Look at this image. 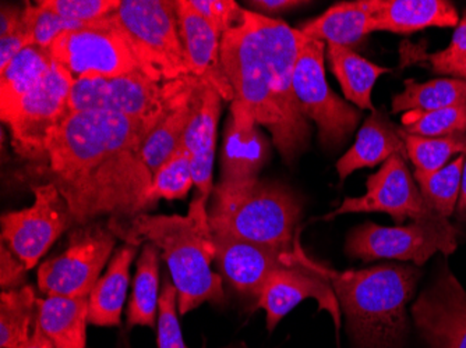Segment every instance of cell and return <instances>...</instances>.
<instances>
[{
  "instance_id": "obj_19",
  "label": "cell",
  "mask_w": 466,
  "mask_h": 348,
  "mask_svg": "<svg viewBox=\"0 0 466 348\" xmlns=\"http://www.w3.org/2000/svg\"><path fill=\"white\" fill-rule=\"evenodd\" d=\"M222 101L221 94L211 84L198 80L193 91L192 116L182 141L192 162L195 185L198 194L207 198L214 191V158Z\"/></svg>"
},
{
  "instance_id": "obj_39",
  "label": "cell",
  "mask_w": 466,
  "mask_h": 348,
  "mask_svg": "<svg viewBox=\"0 0 466 348\" xmlns=\"http://www.w3.org/2000/svg\"><path fill=\"white\" fill-rule=\"evenodd\" d=\"M423 60L431 65L437 75H451L452 78L466 81V12L458 23L451 44L444 51L425 55Z\"/></svg>"
},
{
  "instance_id": "obj_5",
  "label": "cell",
  "mask_w": 466,
  "mask_h": 348,
  "mask_svg": "<svg viewBox=\"0 0 466 348\" xmlns=\"http://www.w3.org/2000/svg\"><path fill=\"white\" fill-rule=\"evenodd\" d=\"M221 66L232 88L230 117L235 124L245 128L266 127L279 155L287 164H292L287 132L272 98L268 66L250 10L245 9L242 25L222 35Z\"/></svg>"
},
{
  "instance_id": "obj_45",
  "label": "cell",
  "mask_w": 466,
  "mask_h": 348,
  "mask_svg": "<svg viewBox=\"0 0 466 348\" xmlns=\"http://www.w3.org/2000/svg\"><path fill=\"white\" fill-rule=\"evenodd\" d=\"M248 5L253 9L258 10L256 13H258V15L275 18L274 15L295 9V7L300 6V5H306V2H296V0H256V2H248Z\"/></svg>"
},
{
  "instance_id": "obj_6",
  "label": "cell",
  "mask_w": 466,
  "mask_h": 348,
  "mask_svg": "<svg viewBox=\"0 0 466 348\" xmlns=\"http://www.w3.org/2000/svg\"><path fill=\"white\" fill-rule=\"evenodd\" d=\"M109 18L129 42L148 77L167 83L188 75L177 0H120Z\"/></svg>"
},
{
  "instance_id": "obj_26",
  "label": "cell",
  "mask_w": 466,
  "mask_h": 348,
  "mask_svg": "<svg viewBox=\"0 0 466 348\" xmlns=\"http://www.w3.org/2000/svg\"><path fill=\"white\" fill-rule=\"evenodd\" d=\"M268 158V141L258 125L245 128L229 117L225 128L221 155V182L237 183L258 179Z\"/></svg>"
},
{
  "instance_id": "obj_34",
  "label": "cell",
  "mask_w": 466,
  "mask_h": 348,
  "mask_svg": "<svg viewBox=\"0 0 466 348\" xmlns=\"http://www.w3.org/2000/svg\"><path fill=\"white\" fill-rule=\"evenodd\" d=\"M400 134L407 146L408 159L415 166V172H437L449 164L452 156L466 151V134L428 138L408 134L402 128Z\"/></svg>"
},
{
  "instance_id": "obj_31",
  "label": "cell",
  "mask_w": 466,
  "mask_h": 348,
  "mask_svg": "<svg viewBox=\"0 0 466 348\" xmlns=\"http://www.w3.org/2000/svg\"><path fill=\"white\" fill-rule=\"evenodd\" d=\"M461 104H466V81L439 78L420 84L407 80L404 91L392 98L391 114L431 112Z\"/></svg>"
},
{
  "instance_id": "obj_18",
  "label": "cell",
  "mask_w": 466,
  "mask_h": 348,
  "mask_svg": "<svg viewBox=\"0 0 466 348\" xmlns=\"http://www.w3.org/2000/svg\"><path fill=\"white\" fill-rule=\"evenodd\" d=\"M214 242L222 277L238 293L258 301L272 273L288 265L295 255V248L281 250L221 235H214Z\"/></svg>"
},
{
  "instance_id": "obj_47",
  "label": "cell",
  "mask_w": 466,
  "mask_h": 348,
  "mask_svg": "<svg viewBox=\"0 0 466 348\" xmlns=\"http://www.w3.org/2000/svg\"><path fill=\"white\" fill-rule=\"evenodd\" d=\"M458 219L461 221H466V151H465V162H463L462 169V182H461V194L460 200H458L457 209Z\"/></svg>"
},
{
  "instance_id": "obj_42",
  "label": "cell",
  "mask_w": 466,
  "mask_h": 348,
  "mask_svg": "<svg viewBox=\"0 0 466 348\" xmlns=\"http://www.w3.org/2000/svg\"><path fill=\"white\" fill-rule=\"evenodd\" d=\"M27 272L25 263L5 243H2L0 245V286H2V292H9V290L25 286Z\"/></svg>"
},
{
  "instance_id": "obj_44",
  "label": "cell",
  "mask_w": 466,
  "mask_h": 348,
  "mask_svg": "<svg viewBox=\"0 0 466 348\" xmlns=\"http://www.w3.org/2000/svg\"><path fill=\"white\" fill-rule=\"evenodd\" d=\"M25 12V6L2 4V7H0V38L10 35L20 27Z\"/></svg>"
},
{
  "instance_id": "obj_30",
  "label": "cell",
  "mask_w": 466,
  "mask_h": 348,
  "mask_svg": "<svg viewBox=\"0 0 466 348\" xmlns=\"http://www.w3.org/2000/svg\"><path fill=\"white\" fill-rule=\"evenodd\" d=\"M159 253L161 251L156 245L144 243L127 310L129 326H147L153 329L156 326L159 301Z\"/></svg>"
},
{
  "instance_id": "obj_32",
  "label": "cell",
  "mask_w": 466,
  "mask_h": 348,
  "mask_svg": "<svg viewBox=\"0 0 466 348\" xmlns=\"http://www.w3.org/2000/svg\"><path fill=\"white\" fill-rule=\"evenodd\" d=\"M35 293L31 286L0 294V347L18 348L31 337L36 321Z\"/></svg>"
},
{
  "instance_id": "obj_8",
  "label": "cell",
  "mask_w": 466,
  "mask_h": 348,
  "mask_svg": "<svg viewBox=\"0 0 466 348\" xmlns=\"http://www.w3.org/2000/svg\"><path fill=\"white\" fill-rule=\"evenodd\" d=\"M458 247V230L447 217L410 222L407 226L386 227L368 224L356 227L348 235L345 250L352 258L365 263L392 259L412 261L425 265L434 254L451 255Z\"/></svg>"
},
{
  "instance_id": "obj_4",
  "label": "cell",
  "mask_w": 466,
  "mask_h": 348,
  "mask_svg": "<svg viewBox=\"0 0 466 348\" xmlns=\"http://www.w3.org/2000/svg\"><path fill=\"white\" fill-rule=\"evenodd\" d=\"M302 205L289 188L253 179L219 182L208 209L214 235L293 250L292 240Z\"/></svg>"
},
{
  "instance_id": "obj_33",
  "label": "cell",
  "mask_w": 466,
  "mask_h": 348,
  "mask_svg": "<svg viewBox=\"0 0 466 348\" xmlns=\"http://www.w3.org/2000/svg\"><path fill=\"white\" fill-rule=\"evenodd\" d=\"M465 152L434 173L415 172L416 184L426 203L441 216L449 219L460 200Z\"/></svg>"
},
{
  "instance_id": "obj_15",
  "label": "cell",
  "mask_w": 466,
  "mask_h": 348,
  "mask_svg": "<svg viewBox=\"0 0 466 348\" xmlns=\"http://www.w3.org/2000/svg\"><path fill=\"white\" fill-rule=\"evenodd\" d=\"M360 212L389 214L398 224L407 219L420 222L441 216L426 203L415 177L408 169L407 159L400 155L391 156L380 167L379 172L369 176L365 195L345 198L341 206L326 219Z\"/></svg>"
},
{
  "instance_id": "obj_41",
  "label": "cell",
  "mask_w": 466,
  "mask_h": 348,
  "mask_svg": "<svg viewBox=\"0 0 466 348\" xmlns=\"http://www.w3.org/2000/svg\"><path fill=\"white\" fill-rule=\"evenodd\" d=\"M188 5L224 35L242 25L245 9L233 0H188Z\"/></svg>"
},
{
  "instance_id": "obj_46",
  "label": "cell",
  "mask_w": 466,
  "mask_h": 348,
  "mask_svg": "<svg viewBox=\"0 0 466 348\" xmlns=\"http://www.w3.org/2000/svg\"><path fill=\"white\" fill-rule=\"evenodd\" d=\"M18 348H56L54 344H52L51 340L44 334V332L39 328V324L36 323L33 329V334H31L30 339L25 343V344L20 345Z\"/></svg>"
},
{
  "instance_id": "obj_40",
  "label": "cell",
  "mask_w": 466,
  "mask_h": 348,
  "mask_svg": "<svg viewBox=\"0 0 466 348\" xmlns=\"http://www.w3.org/2000/svg\"><path fill=\"white\" fill-rule=\"evenodd\" d=\"M177 292L174 283L165 282L158 301V348H187L177 319Z\"/></svg>"
},
{
  "instance_id": "obj_29",
  "label": "cell",
  "mask_w": 466,
  "mask_h": 348,
  "mask_svg": "<svg viewBox=\"0 0 466 348\" xmlns=\"http://www.w3.org/2000/svg\"><path fill=\"white\" fill-rule=\"evenodd\" d=\"M327 56L345 98L359 109L374 112L371 91L380 75L390 73V69L377 66L347 46L334 44H327Z\"/></svg>"
},
{
  "instance_id": "obj_11",
  "label": "cell",
  "mask_w": 466,
  "mask_h": 348,
  "mask_svg": "<svg viewBox=\"0 0 466 348\" xmlns=\"http://www.w3.org/2000/svg\"><path fill=\"white\" fill-rule=\"evenodd\" d=\"M49 51L54 62L75 80L144 73L129 42L109 17L80 30L63 33Z\"/></svg>"
},
{
  "instance_id": "obj_2",
  "label": "cell",
  "mask_w": 466,
  "mask_h": 348,
  "mask_svg": "<svg viewBox=\"0 0 466 348\" xmlns=\"http://www.w3.org/2000/svg\"><path fill=\"white\" fill-rule=\"evenodd\" d=\"M207 203L208 198L198 195L185 216L141 214L129 222L108 224L123 242L137 247L151 243L161 251L177 287L180 315L225 300L222 277L211 269L217 250Z\"/></svg>"
},
{
  "instance_id": "obj_24",
  "label": "cell",
  "mask_w": 466,
  "mask_h": 348,
  "mask_svg": "<svg viewBox=\"0 0 466 348\" xmlns=\"http://www.w3.org/2000/svg\"><path fill=\"white\" fill-rule=\"evenodd\" d=\"M137 254V245L125 243L112 256L108 269L99 277L88 297V323L101 328L120 324V313L129 287L130 265Z\"/></svg>"
},
{
  "instance_id": "obj_25",
  "label": "cell",
  "mask_w": 466,
  "mask_h": 348,
  "mask_svg": "<svg viewBox=\"0 0 466 348\" xmlns=\"http://www.w3.org/2000/svg\"><path fill=\"white\" fill-rule=\"evenodd\" d=\"M36 323L55 347L86 348L88 298H38Z\"/></svg>"
},
{
  "instance_id": "obj_21",
  "label": "cell",
  "mask_w": 466,
  "mask_h": 348,
  "mask_svg": "<svg viewBox=\"0 0 466 348\" xmlns=\"http://www.w3.org/2000/svg\"><path fill=\"white\" fill-rule=\"evenodd\" d=\"M198 78L192 75L171 81L164 114L143 146L144 162L151 174L174 155L185 137L188 120L192 116L193 91Z\"/></svg>"
},
{
  "instance_id": "obj_7",
  "label": "cell",
  "mask_w": 466,
  "mask_h": 348,
  "mask_svg": "<svg viewBox=\"0 0 466 348\" xmlns=\"http://www.w3.org/2000/svg\"><path fill=\"white\" fill-rule=\"evenodd\" d=\"M250 17L268 66L272 98L284 123L293 162L308 148L311 134L309 120L300 112L293 91L296 60L306 36L302 31L289 27L279 18L266 17L256 12H250Z\"/></svg>"
},
{
  "instance_id": "obj_9",
  "label": "cell",
  "mask_w": 466,
  "mask_h": 348,
  "mask_svg": "<svg viewBox=\"0 0 466 348\" xmlns=\"http://www.w3.org/2000/svg\"><path fill=\"white\" fill-rule=\"evenodd\" d=\"M324 54L323 41L306 36L296 60L293 91L305 119L311 120L319 128L320 143L327 148H334L355 132L362 114L358 107L339 98L329 88Z\"/></svg>"
},
{
  "instance_id": "obj_14",
  "label": "cell",
  "mask_w": 466,
  "mask_h": 348,
  "mask_svg": "<svg viewBox=\"0 0 466 348\" xmlns=\"http://www.w3.org/2000/svg\"><path fill=\"white\" fill-rule=\"evenodd\" d=\"M34 204L27 209L2 216V243L31 271L57 238L75 227L69 205L56 185H33Z\"/></svg>"
},
{
  "instance_id": "obj_28",
  "label": "cell",
  "mask_w": 466,
  "mask_h": 348,
  "mask_svg": "<svg viewBox=\"0 0 466 348\" xmlns=\"http://www.w3.org/2000/svg\"><path fill=\"white\" fill-rule=\"evenodd\" d=\"M51 51L28 45L0 72V114L6 122L15 107L54 66Z\"/></svg>"
},
{
  "instance_id": "obj_37",
  "label": "cell",
  "mask_w": 466,
  "mask_h": 348,
  "mask_svg": "<svg viewBox=\"0 0 466 348\" xmlns=\"http://www.w3.org/2000/svg\"><path fill=\"white\" fill-rule=\"evenodd\" d=\"M25 20L31 45L46 49L51 48L52 44L63 33L80 30V28L88 25L62 17L57 13L46 9L39 4H25Z\"/></svg>"
},
{
  "instance_id": "obj_1",
  "label": "cell",
  "mask_w": 466,
  "mask_h": 348,
  "mask_svg": "<svg viewBox=\"0 0 466 348\" xmlns=\"http://www.w3.org/2000/svg\"><path fill=\"white\" fill-rule=\"evenodd\" d=\"M154 128L109 112L70 114L52 133L28 173L56 185L75 227L98 217L129 222L147 214L153 174L143 146Z\"/></svg>"
},
{
  "instance_id": "obj_20",
  "label": "cell",
  "mask_w": 466,
  "mask_h": 348,
  "mask_svg": "<svg viewBox=\"0 0 466 348\" xmlns=\"http://www.w3.org/2000/svg\"><path fill=\"white\" fill-rule=\"evenodd\" d=\"M177 18L188 75L211 84L224 101L232 102V88L221 66L222 34L198 15L188 0H177Z\"/></svg>"
},
{
  "instance_id": "obj_3",
  "label": "cell",
  "mask_w": 466,
  "mask_h": 348,
  "mask_svg": "<svg viewBox=\"0 0 466 348\" xmlns=\"http://www.w3.org/2000/svg\"><path fill=\"white\" fill-rule=\"evenodd\" d=\"M347 316L356 348H400L408 328L407 305L420 279L413 265H387L360 271L324 268Z\"/></svg>"
},
{
  "instance_id": "obj_12",
  "label": "cell",
  "mask_w": 466,
  "mask_h": 348,
  "mask_svg": "<svg viewBox=\"0 0 466 348\" xmlns=\"http://www.w3.org/2000/svg\"><path fill=\"white\" fill-rule=\"evenodd\" d=\"M171 81L158 83L144 73L112 78L75 80L70 91V114L109 112L156 127L164 114Z\"/></svg>"
},
{
  "instance_id": "obj_36",
  "label": "cell",
  "mask_w": 466,
  "mask_h": 348,
  "mask_svg": "<svg viewBox=\"0 0 466 348\" xmlns=\"http://www.w3.org/2000/svg\"><path fill=\"white\" fill-rule=\"evenodd\" d=\"M402 130L419 137L440 138L466 134V104L437 111H410L400 119Z\"/></svg>"
},
{
  "instance_id": "obj_22",
  "label": "cell",
  "mask_w": 466,
  "mask_h": 348,
  "mask_svg": "<svg viewBox=\"0 0 466 348\" xmlns=\"http://www.w3.org/2000/svg\"><path fill=\"white\" fill-rule=\"evenodd\" d=\"M377 31L410 34L429 27H457L460 15L444 0H368Z\"/></svg>"
},
{
  "instance_id": "obj_43",
  "label": "cell",
  "mask_w": 466,
  "mask_h": 348,
  "mask_svg": "<svg viewBox=\"0 0 466 348\" xmlns=\"http://www.w3.org/2000/svg\"><path fill=\"white\" fill-rule=\"evenodd\" d=\"M28 45H31L30 36H28L27 25L23 17V23L15 33L5 36V38H0V72L6 69L10 62Z\"/></svg>"
},
{
  "instance_id": "obj_13",
  "label": "cell",
  "mask_w": 466,
  "mask_h": 348,
  "mask_svg": "<svg viewBox=\"0 0 466 348\" xmlns=\"http://www.w3.org/2000/svg\"><path fill=\"white\" fill-rule=\"evenodd\" d=\"M73 83L75 78L54 63L46 77L21 99L5 122L12 135L13 148L23 161H35L52 133L69 116Z\"/></svg>"
},
{
  "instance_id": "obj_16",
  "label": "cell",
  "mask_w": 466,
  "mask_h": 348,
  "mask_svg": "<svg viewBox=\"0 0 466 348\" xmlns=\"http://www.w3.org/2000/svg\"><path fill=\"white\" fill-rule=\"evenodd\" d=\"M306 298H314L320 310L331 313L335 326H341L339 303L324 266L314 263L296 247L292 261L272 273L258 301V308L266 311L268 331H274L281 319Z\"/></svg>"
},
{
  "instance_id": "obj_38",
  "label": "cell",
  "mask_w": 466,
  "mask_h": 348,
  "mask_svg": "<svg viewBox=\"0 0 466 348\" xmlns=\"http://www.w3.org/2000/svg\"><path fill=\"white\" fill-rule=\"evenodd\" d=\"M36 4L69 20L93 25L108 18L120 0H39Z\"/></svg>"
},
{
  "instance_id": "obj_10",
  "label": "cell",
  "mask_w": 466,
  "mask_h": 348,
  "mask_svg": "<svg viewBox=\"0 0 466 348\" xmlns=\"http://www.w3.org/2000/svg\"><path fill=\"white\" fill-rule=\"evenodd\" d=\"M116 240L108 224L93 222L75 227L65 253L39 266V290L46 297H90Z\"/></svg>"
},
{
  "instance_id": "obj_35",
  "label": "cell",
  "mask_w": 466,
  "mask_h": 348,
  "mask_svg": "<svg viewBox=\"0 0 466 348\" xmlns=\"http://www.w3.org/2000/svg\"><path fill=\"white\" fill-rule=\"evenodd\" d=\"M195 184L192 162L185 146L180 145L153 176L148 203L156 208L159 200H183Z\"/></svg>"
},
{
  "instance_id": "obj_27",
  "label": "cell",
  "mask_w": 466,
  "mask_h": 348,
  "mask_svg": "<svg viewBox=\"0 0 466 348\" xmlns=\"http://www.w3.org/2000/svg\"><path fill=\"white\" fill-rule=\"evenodd\" d=\"M300 31L303 35L324 44L350 48L377 28L368 0H358L329 7L320 17L306 23Z\"/></svg>"
},
{
  "instance_id": "obj_23",
  "label": "cell",
  "mask_w": 466,
  "mask_h": 348,
  "mask_svg": "<svg viewBox=\"0 0 466 348\" xmlns=\"http://www.w3.org/2000/svg\"><path fill=\"white\" fill-rule=\"evenodd\" d=\"M394 155H400L408 161L400 127L392 124L383 114L373 112L359 130L355 144L337 162V172L344 182L356 170L377 166Z\"/></svg>"
},
{
  "instance_id": "obj_17",
  "label": "cell",
  "mask_w": 466,
  "mask_h": 348,
  "mask_svg": "<svg viewBox=\"0 0 466 348\" xmlns=\"http://www.w3.org/2000/svg\"><path fill=\"white\" fill-rule=\"evenodd\" d=\"M410 313L429 348H466V292L449 266L421 292Z\"/></svg>"
}]
</instances>
